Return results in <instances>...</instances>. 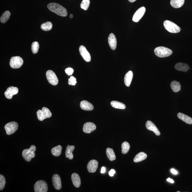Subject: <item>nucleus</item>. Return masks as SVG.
I'll use <instances>...</instances> for the list:
<instances>
[{"label":"nucleus","mask_w":192,"mask_h":192,"mask_svg":"<svg viewBox=\"0 0 192 192\" xmlns=\"http://www.w3.org/2000/svg\"><path fill=\"white\" fill-rule=\"evenodd\" d=\"M47 7L49 10L59 16L65 17L67 16V12L64 7L56 3H51L48 5Z\"/></svg>","instance_id":"nucleus-1"},{"label":"nucleus","mask_w":192,"mask_h":192,"mask_svg":"<svg viewBox=\"0 0 192 192\" xmlns=\"http://www.w3.org/2000/svg\"><path fill=\"white\" fill-rule=\"evenodd\" d=\"M154 52L157 56L164 58L170 56L173 53L172 51L168 48L160 46L156 48Z\"/></svg>","instance_id":"nucleus-2"},{"label":"nucleus","mask_w":192,"mask_h":192,"mask_svg":"<svg viewBox=\"0 0 192 192\" xmlns=\"http://www.w3.org/2000/svg\"><path fill=\"white\" fill-rule=\"evenodd\" d=\"M36 150V148L34 145H32L29 149L23 150L22 152L23 158L26 161L30 162L32 159L35 157Z\"/></svg>","instance_id":"nucleus-3"},{"label":"nucleus","mask_w":192,"mask_h":192,"mask_svg":"<svg viewBox=\"0 0 192 192\" xmlns=\"http://www.w3.org/2000/svg\"><path fill=\"white\" fill-rule=\"evenodd\" d=\"M165 28L171 33H177L180 32L181 29L174 23L169 21H165L164 22Z\"/></svg>","instance_id":"nucleus-4"},{"label":"nucleus","mask_w":192,"mask_h":192,"mask_svg":"<svg viewBox=\"0 0 192 192\" xmlns=\"http://www.w3.org/2000/svg\"><path fill=\"white\" fill-rule=\"evenodd\" d=\"M37 115L38 120L42 121L45 119L51 117L52 113L48 108L43 107L42 110H39L37 111Z\"/></svg>","instance_id":"nucleus-5"},{"label":"nucleus","mask_w":192,"mask_h":192,"mask_svg":"<svg viewBox=\"0 0 192 192\" xmlns=\"http://www.w3.org/2000/svg\"><path fill=\"white\" fill-rule=\"evenodd\" d=\"M23 60L21 57L15 56L12 57L10 60V65L13 69H19L23 65Z\"/></svg>","instance_id":"nucleus-6"},{"label":"nucleus","mask_w":192,"mask_h":192,"mask_svg":"<svg viewBox=\"0 0 192 192\" xmlns=\"http://www.w3.org/2000/svg\"><path fill=\"white\" fill-rule=\"evenodd\" d=\"M34 189L35 192H46L47 191V184L44 180H39L36 182Z\"/></svg>","instance_id":"nucleus-7"},{"label":"nucleus","mask_w":192,"mask_h":192,"mask_svg":"<svg viewBox=\"0 0 192 192\" xmlns=\"http://www.w3.org/2000/svg\"><path fill=\"white\" fill-rule=\"evenodd\" d=\"M18 124L15 122H9L5 125L4 127L6 133L8 135H10L14 134L18 130Z\"/></svg>","instance_id":"nucleus-8"},{"label":"nucleus","mask_w":192,"mask_h":192,"mask_svg":"<svg viewBox=\"0 0 192 192\" xmlns=\"http://www.w3.org/2000/svg\"><path fill=\"white\" fill-rule=\"evenodd\" d=\"M46 78L50 84L56 86L58 83V80L55 73L51 70H49L46 72Z\"/></svg>","instance_id":"nucleus-9"},{"label":"nucleus","mask_w":192,"mask_h":192,"mask_svg":"<svg viewBox=\"0 0 192 192\" xmlns=\"http://www.w3.org/2000/svg\"><path fill=\"white\" fill-rule=\"evenodd\" d=\"M146 9L145 7H142L138 9L134 13L132 21L135 22H139L143 16L145 14Z\"/></svg>","instance_id":"nucleus-10"},{"label":"nucleus","mask_w":192,"mask_h":192,"mask_svg":"<svg viewBox=\"0 0 192 192\" xmlns=\"http://www.w3.org/2000/svg\"><path fill=\"white\" fill-rule=\"evenodd\" d=\"M79 51H80V55L85 61L86 62H89L91 61V58L90 54L85 46H80L79 49Z\"/></svg>","instance_id":"nucleus-11"},{"label":"nucleus","mask_w":192,"mask_h":192,"mask_svg":"<svg viewBox=\"0 0 192 192\" xmlns=\"http://www.w3.org/2000/svg\"><path fill=\"white\" fill-rule=\"evenodd\" d=\"M19 90L17 88L10 86L7 88V91L4 93L5 95L8 99H11L14 95L18 93Z\"/></svg>","instance_id":"nucleus-12"},{"label":"nucleus","mask_w":192,"mask_h":192,"mask_svg":"<svg viewBox=\"0 0 192 192\" xmlns=\"http://www.w3.org/2000/svg\"><path fill=\"white\" fill-rule=\"evenodd\" d=\"M145 126L148 130L153 132L156 135L159 136L160 135V133L159 130L154 124L150 121H148L145 123Z\"/></svg>","instance_id":"nucleus-13"},{"label":"nucleus","mask_w":192,"mask_h":192,"mask_svg":"<svg viewBox=\"0 0 192 192\" xmlns=\"http://www.w3.org/2000/svg\"><path fill=\"white\" fill-rule=\"evenodd\" d=\"M53 184L54 188L57 190L61 189L62 184L61 178L58 175L54 174L52 178Z\"/></svg>","instance_id":"nucleus-14"},{"label":"nucleus","mask_w":192,"mask_h":192,"mask_svg":"<svg viewBox=\"0 0 192 192\" xmlns=\"http://www.w3.org/2000/svg\"><path fill=\"white\" fill-rule=\"evenodd\" d=\"M96 126L95 124L91 122H88L85 123L84 125L83 131L84 132L90 134L94 131L96 129Z\"/></svg>","instance_id":"nucleus-15"},{"label":"nucleus","mask_w":192,"mask_h":192,"mask_svg":"<svg viewBox=\"0 0 192 192\" xmlns=\"http://www.w3.org/2000/svg\"><path fill=\"white\" fill-rule=\"evenodd\" d=\"M98 162L95 160H92L88 164L87 169L90 173H93L97 171L98 168Z\"/></svg>","instance_id":"nucleus-16"},{"label":"nucleus","mask_w":192,"mask_h":192,"mask_svg":"<svg viewBox=\"0 0 192 192\" xmlns=\"http://www.w3.org/2000/svg\"><path fill=\"white\" fill-rule=\"evenodd\" d=\"M108 40L110 47L112 50H115L117 47V40L114 34H110Z\"/></svg>","instance_id":"nucleus-17"},{"label":"nucleus","mask_w":192,"mask_h":192,"mask_svg":"<svg viewBox=\"0 0 192 192\" xmlns=\"http://www.w3.org/2000/svg\"><path fill=\"white\" fill-rule=\"evenodd\" d=\"M175 69L177 71L186 72L190 69L189 66L186 63H178L175 65Z\"/></svg>","instance_id":"nucleus-18"},{"label":"nucleus","mask_w":192,"mask_h":192,"mask_svg":"<svg viewBox=\"0 0 192 192\" xmlns=\"http://www.w3.org/2000/svg\"><path fill=\"white\" fill-rule=\"evenodd\" d=\"M80 107L82 109L86 111H92L94 109V106L92 104L86 100L80 102Z\"/></svg>","instance_id":"nucleus-19"},{"label":"nucleus","mask_w":192,"mask_h":192,"mask_svg":"<svg viewBox=\"0 0 192 192\" xmlns=\"http://www.w3.org/2000/svg\"><path fill=\"white\" fill-rule=\"evenodd\" d=\"M71 179L73 183L76 188L80 187L81 184V180L80 176L75 173H74L72 175Z\"/></svg>","instance_id":"nucleus-20"},{"label":"nucleus","mask_w":192,"mask_h":192,"mask_svg":"<svg viewBox=\"0 0 192 192\" xmlns=\"http://www.w3.org/2000/svg\"><path fill=\"white\" fill-rule=\"evenodd\" d=\"M178 118L188 124H192V118L182 113L179 112L177 114Z\"/></svg>","instance_id":"nucleus-21"},{"label":"nucleus","mask_w":192,"mask_h":192,"mask_svg":"<svg viewBox=\"0 0 192 192\" xmlns=\"http://www.w3.org/2000/svg\"><path fill=\"white\" fill-rule=\"evenodd\" d=\"M133 77V73L132 71H130L127 73L124 78L125 83L126 86L129 87L130 86Z\"/></svg>","instance_id":"nucleus-22"},{"label":"nucleus","mask_w":192,"mask_h":192,"mask_svg":"<svg viewBox=\"0 0 192 192\" xmlns=\"http://www.w3.org/2000/svg\"><path fill=\"white\" fill-rule=\"evenodd\" d=\"M75 148L73 145H68L66 147L65 152L66 157V158H69V159H72L73 158V152Z\"/></svg>","instance_id":"nucleus-23"},{"label":"nucleus","mask_w":192,"mask_h":192,"mask_svg":"<svg viewBox=\"0 0 192 192\" xmlns=\"http://www.w3.org/2000/svg\"><path fill=\"white\" fill-rule=\"evenodd\" d=\"M147 157L146 153L143 152H141L137 154L134 158V162L138 163L142 161L145 160Z\"/></svg>","instance_id":"nucleus-24"},{"label":"nucleus","mask_w":192,"mask_h":192,"mask_svg":"<svg viewBox=\"0 0 192 192\" xmlns=\"http://www.w3.org/2000/svg\"><path fill=\"white\" fill-rule=\"evenodd\" d=\"M185 0H171L170 4L175 8H180L183 5Z\"/></svg>","instance_id":"nucleus-25"},{"label":"nucleus","mask_w":192,"mask_h":192,"mask_svg":"<svg viewBox=\"0 0 192 192\" xmlns=\"http://www.w3.org/2000/svg\"><path fill=\"white\" fill-rule=\"evenodd\" d=\"M172 90L173 92L176 93L180 91L181 89V86L179 82L176 81H173L170 84Z\"/></svg>","instance_id":"nucleus-26"},{"label":"nucleus","mask_w":192,"mask_h":192,"mask_svg":"<svg viewBox=\"0 0 192 192\" xmlns=\"http://www.w3.org/2000/svg\"><path fill=\"white\" fill-rule=\"evenodd\" d=\"M106 153L108 158L110 160L112 161L115 160L116 158V156L114 150L112 149L108 148L106 150Z\"/></svg>","instance_id":"nucleus-27"},{"label":"nucleus","mask_w":192,"mask_h":192,"mask_svg":"<svg viewBox=\"0 0 192 192\" xmlns=\"http://www.w3.org/2000/svg\"><path fill=\"white\" fill-rule=\"evenodd\" d=\"M111 105L113 108L116 109H125L126 108V106L124 104L116 101H111Z\"/></svg>","instance_id":"nucleus-28"},{"label":"nucleus","mask_w":192,"mask_h":192,"mask_svg":"<svg viewBox=\"0 0 192 192\" xmlns=\"http://www.w3.org/2000/svg\"><path fill=\"white\" fill-rule=\"evenodd\" d=\"M62 150V147L61 145H58L52 149L51 153L53 155L56 157H58L61 155Z\"/></svg>","instance_id":"nucleus-29"},{"label":"nucleus","mask_w":192,"mask_h":192,"mask_svg":"<svg viewBox=\"0 0 192 192\" xmlns=\"http://www.w3.org/2000/svg\"><path fill=\"white\" fill-rule=\"evenodd\" d=\"M10 12L9 11H6L3 13L1 16V19H0L1 22L2 23H5L10 18Z\"/></svg>","instance_id":"nucleus-30"},{"label":"nucleus","mask_w":192,"mask_h":192,"mask_svg":"<svg viewBox=\"0 0 192 192\" xmlns=\"http://www.w3.org/2000/svg\"><path fill=\"white\" fill-rule=\"evenodd\" d=\"M52 27V23L48 21L46 23H43L41 25V28L42 30L45 31H49L51 30Z\"/></svg>","instance_id":"nucleus-31"},{"label":"nucleus","mask_w":192,"mask_h":192,"mask_svg":"<svg viewBox=\"0 0 192 192\" xmlns=\"http://www.w3.org/2000/svg\"><path fill=\"white\" fill-rule=\"evenodd\" d=\"M130 146L129 143L127 142H123L122 144V152L123 154H127L129 151Z\"/></svg>","instance_id":"nucleus-32"},{"label":"nucleus","mask_w":192,"mask_h":192,"mask_svg":"<svg viewBox=\"0 0 192 192\" xmlns=\"http://www.w3.org/2000/svg\"><path fill=\"white\" fill-rule=\"evenodd\" d=\"M90 1V0H83L80 4V7L83 10H87L89 6Z\"/></svg>","instance_id":"nucleus-33"},{"label":"nucleus","mask_w":192,"mask_h":192,"mask_svg":"<svg viewBox=\"0 0 192 192\" xmlns=\"http://www.w3.org/2000/svg\"><path fill=\"white\" fill-rule=\"evenodd\" d=\"M39 48V45L38 42L35 41L32 43V50L34 54L38 52Z\"/></svg>","instance_id":"nucleus-34"},{"label":"nucleus","mask_w":192,"mask_h":192,"mask_svg":"<svg viewBox=\"0 0 192 192\" xmlns=\"http://www.w3.org/2000/svg\"><path fill=\"white\" fill-rule=\"evenodd\" d=\"M5 184V179L3 176L0 175V190L3 189Z\"/></svg>","instance_id":"nucleus-35"},{"label":"nucleus","mask_w":192,"mask_h":192,"mask_svg":"<svg viewBox=\"0 0 192 192\" xmlns=\"http://www.w3.org/2000/svg\"><path fill=\"white\" fill-rule=\"evenodd\" d=\"M77 83L76 79L73 76H71L69 79V85L74 86Z\"/></svg>","instance_id":"nucleus-36"},{"label":"nucleus","mask_w":192,"mask_h":192,"mask_svg":"<svg viewBox=\"0 0 192 192\" xmlns=\"http://www.w3.org/2000/svg\"><path fill=\"white\" fill-rule=\"evenodd\" d=\"M65 72L68 75H72L74 72L73 69L71 68H68L66 69Z\"/></svg>","instance_id":"nucleus-37"},{"label":"nucleus","mask_w":192,"mask_h":192,"mask_svg":"<svg viewBox=\"0 0 192 192\" xmlns=\"http://www.w3.org/2000/svg\"><path fill=\"white\" fill-rule=\"evenodd\" d=\"M115 171L114 169H111L110 171L109 172V174L110 176H114L115 174Z\"/></svg>","instance_id":"nucleus-38"},{"label":"nucleus","mask_w":192,"mask_h":192,"mask_svg":"<svg viewBox=\"0 0 192 192\" xmlns=\"http://www.w3.org/2000/svg\"><path fill=\"white\" fill-rule=\"evenodd\" d=\"M171 171L173 174L174 175H177L178 173L177 171L173 168L171 169Z\"/></svg>","instance_id":"nucleus-39"},{"label":"nucleus","mask_w":192,"mask_h":192,"mask_svg":"<svg viewBox=\"0 0 192 192\" xmlns=\"http://www.w3.org/2000/svg\"><path fill=\"white\" fill-rule=\"evenodd\" d=\"M167 180L168 182H171V183H174V180H173V179L170 178H168L167 179Z\"/></svg>","instance_id":"nucleus-40"},{"label":"nucleus","mask_w":192,"mask_h":192,"mask_svg":"<svg viewBox=\"0 0 192 192\" xmlns=\"http://www.w3.org/2000/svg\"><path fill=\"white\" fill-rule=\"evenodd\" d=\"M105 171H106V169L104 167H102L101 169V173L103 174L105 172Z\"/></svg>","instance_id":"nucleus-41"},{"label":"nucleus","mask_w":192,"mask_h":192,"mask_svg":"<svg viewBox=\"0 0 192 192\" xmlns=\"http://www.w3.org/2000/svg\"><path fill=\"white\" fill-rule=\"evenodd\" d=\"M136 1V0H128V1H129L131 3L134 2Z\"/></svg>","instance_id":"nucleus-42"},{"label":"nucleus","mask_w":192,"mask_h":192,"mask_svg":"<svg viewBox=\"0 0 192 192\" xmlns=\"http://www.w3.org/2000/svg\"><path fill=\"white\" fill-rule=\"evenodd\" d=\"M73 15L72 14H71L70 15V16H69V17H70L71 18H73Z\"/></svg>","instance_id":"nucleus-43"},{"label":"nucleus","mask_w":192,"mask_h":192,"mask_svg":"<svg viewBox=\"0 0 192 192\" xmlns=\"http://www.w3.org/2000/svg\"><path fill=\"white\" fill-rule=\"evenodd\" d=\"M177 192H180V191H177Z\"/></svg>","instance_id":"nucleus-44"}]
</instances>
